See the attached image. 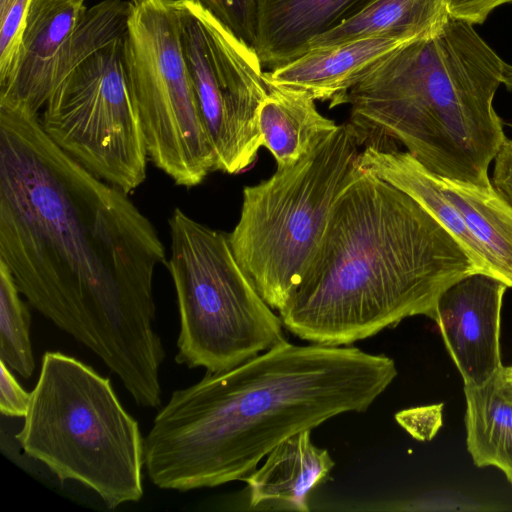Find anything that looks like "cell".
<instances>
[{"mask_svg":"<svg viewBox=\"0 0 512 512\" xmlns=\"http://www.w3.org/2000/svg\"><path fill=\"white\" fill-rule=\"evenodd\" d=\"M128 195L62 151L38 115L0 106V261L34 309L156 408L153 278L166 254Z\"/></svg>","mask_w":512,"mask_h":512,"instance_id":"6da1fadb","label":"cell"},{"mask_svg":"<svg viewBox=\"0 0 512 512\" xmlns=\"http://www.w3.org/2000/svg\"><path fill=\"white\" fill-rule=\"evenodd\" d=\"M396 376L386 355L285 340L175 390L144 438L148 476L181 492L241 480L290 436L367 410Z\"/></svg>","mask_w":512,"mask_h":512,"instance_id":"7a4b0ae2","label":"cell"},{"mask_svg":"<svg viewBox=\"0 0 512 512\" xmlns=\"http://www.w3.org/2000/svg\"><path fill=\"white\" fill-rule=\"evenodd\" d=\"M476 272L424 207L358 162L279 317L302 340L348 346L407 317L435 321L443 292Z\"/></svg>","mask_w":512,"mask_h":512,"instance_id":"3957f363","label":"cell"},{"mask_svg":"<svg viewBox=\"0 0 512 512\" xmlns=\"http://www.w3.org/2000/svg\"><path fill=\"white\" fill-rule=\"evenodd\" d=\"M505 66L473 24L449 16L349 90L348 122L360 146L399 142L434 174L490 187L489 166L507 138L493 106Z\"/></svg>","mask_w":512,"mask_h":512,"instance_id":"277c9868","label":"cell"},{"mask_svg":"<svg viewBox=\"0 0 512 512\" xmlns=\"http://www.w3.org/2000/svg\"><path fill=\"white\" fill-rule=\"evenodd\" d=\"M15 438L59 480L85 485L109 509L143 496L139 424L122 406L110 379L74 357L45 352Z\"/></svg>","mask_w":512,"mask_h":512,"instance_id":"5b68a950","label":"cell"},{"mask_svg":"<svg viewBox=\"0 0 512 512\" xmlns=\"http://www.w3.org/2000/svg\"><path fill=\"white\" fill-rule=\"evenodd\" d=\"M359 147L352 125L340 124L295 164L243 189L229 243L273 310L282 309L301 283L358 165Z\"/></svg>","mask_w":512,"mask_h":512,"instance_id":"8992f818","label":"cell"},{"mask_svg":"<svg viewBox=\"0 0 512 512\" xmlns=\"http://www.w3.org/2000/svg\"><path fill=\"white\" fill-rule=\"evenodd\" d=\"M167 268L177 296L175 361L222 372L284 342L283 324L238 264L228 234L175 208Z\"/></svg>","mask_w":512,"mask_h":512,"instance_id":"52a82bcc","label":"cell"},{"mask_svg":"<svg viewBox=\"0 0 512 512\" xmlns=\"http://www.w3.org/2000/svg\"><path fill=\"white\" fill-rule=\"evenodd\" d=\"M128 1L123 67L148 157L175 184L197 186L216 157L182 54L178 0Z\"/></svg>","mask_w":512,"mask_h":512,"instance_id":"ba28073f","label":"cell"},{"mask_svg":"<svg viewBox=\"0 0 512 512\" xmlns=\"http://www.w3.org/2000/svg\"><path fill=\"white\" fill-rule=\"evenodd\" d=\"M123 36L91 53L64 77L50 94L40 123L86 170L130 194L145 181L149 157L125 78Z\"/></svg>","mask_w":512,"mask_h":512,"instance_id":"9c48e42d","label":"cell"},{"mask_svg":"<svg viewBox=\"0 0 512 512\" xmlns=\"http://www.w3.org/2000/svg\"><path fill=\"white\" fill-rule=\"evenodd\" d=\"M358 162L424 207L460 244L477 272L512 287V206L493 185L434 174L395 145H366Z\"/></svg>","mask_w":512,"mask_h":512,"instance_id":"30bf717a","label":"cell"},{"mask_svg":"<svg viewBox=\"0 0 512 512\" xmlns=\"http://www.w3.org/2000/svg\"><path fill=\"white\" fill-rule=\"evenodd\" d=\"M217 65V93L205 121L215 171L237 174L248 169L262 147L259 108L269 86L255 49L202 6Z\"/></svg>","mask_w":512,"mask_h":512,"instance_id":"8fae6325","label":"cell"},{"mask_svg":"<svg viewBox=\"0 0 512 512\" xmlns=\"http://www.w3.org/2000/svg\"><path fill=\"white\" fill-rule=\"evenodd\" d=\"M508 286L476 272L448 287L437 303L435 322L464 385L479 386L504 366L500 321Z\"/></svg>","mask_w":512,"mask_h":512,"instance_id":"7c38bea8","label":"cell"},{"mask_svg":"<svg viewBox=\"0 0 512 512\" xmlns=\"http://www.w3.org/2000/svg\"><path fill=\"white\" fill-rule=\"evenodd\" d=\"M85 0H32L13 66L0 82V105L38 115L51 94V75L87 7Z\"/></svg>","mask_w":512,"mask_h":512,"instance_id":"4fadbf2b","label":"cell"},{"mask_svg":"<svg viewBox=\"0 0 512 512\" xmlns=\"http://www.w3.org/2000/svg\"><path fill=\"white\" fill-rule=\"evenodd\" d=\"M420 40V39H419ZM416 40L379 36L310 49L300 57L265 72L268 85L308 92L329 107L345 104L349 90L379 61Z\"/></svg>","mask_w":512,"mask_h":512,"instance_id":"5bb4252c","label":"cell"},{"mask_svg":"<svg viewBox=\"0 0 512 512\" xmlns=\"http://www.w3.org/2000/svg\"><path fill=\"white\" fill-rule=\"evenodd\" d=\"M371 0H257L253 48L270 70L307 52L310 43L358 13Z\"/></svg>","mask_w":512,"mask_h":512,"instance_id":"9a60e30c","label":"cell"},{"mask_svg":"<svg viewBox=\"0 0 512 512\" xmlns=\"http://www.w3.org/2000/svg\"><path fill=\"white\" fill-rule=\"evenodd\" d=\"M335 463L326 449L311 441V430L298 432L272 449L259 468L243 477L253 510L307 512L311 492Z\"/></svg>","mask_w":512,"mask_h":512,"instance_id":"2e32d148","label":"cell"},{"mask_svg":"<svg viewBox=\"0 0 512 512\" xmlns=\"http://www.w3.org/2000/svg\"><path fill=\"white\" fill-rule=\"evenodd\" d=\"M258 125L262 146L274 157L277 169L295 164L338 125L323 116L306 91L268 85Z\"/></svg>","mask_w":512,"mask_h":512,"instance_id":"e0dca14e","label":"cell"},{"mask_svg":"<svg viewBox=\"0 0 512 512\" xmlns=\"http://www.w3.org/2000/svg\"><path fill=\"white\" fill-rule=\"evenodd\" d=\"M467 450L476 467L499 469L512 485V385L503 367L486 383L464 385Z\"/></svg>","mask_w":512,"mask_h":512,"instance_id":"ac0fdd59","label":"cell"},{"mask_svg":"<svg viewBox=\"0 0 512 512\" xmlns=\"http://www.w3.org/2000/svg\"><path fill=\"white\" fill-rule=\"evenodd\" d=\"M449 16L445 0H371L341 25L313 40L308 50L379 36L428 38L442 29Z\"/></svg>","mask_w":512,"mask_h":512,"instance_id":"d6986e66","label":"cell"},{"mask_svg":"<svg viewBox=\"0 0 512 512\" xmlns=\"http://www.w3.org/2000/svg\"><path fill=\"white\" fill-rule=\"evenodd\" d=\"M20 294L9 268L0 261V361L28 379L35 369L31 314Z\"/></svg>","mask_w":512,"mask_h":512,"instance_id":"ffe728a7","label":"cell"},{"mask_svg":"<svg viewBox=\"0 0 512 512\" xmlns=\"http://www.w3.org/2000/svg\"><path fill=\"white\" fill-rule=\"evenodd\" d=\"M252 47L256 37L257 0H196Z\"/></svg>","mask_w":512,"mask_h":512,"instance_id":"44dd1931","label":"cell"},{"mask_svg":"<svg viewBox=\"0 0 512 512\" xmlns=\"http://www.w3.org/2000/svg\"><path fill=\"white\" fill-rule=\"evenodd\" d=\"M31 1L15 0L0 15V82L7 77L15 61Z\"/></svg>","mask_w":512,"mask_h":512,"instance_id":"7402d4cb","label":"cell"},{"mask_svg":"<svg viewBox=\"0 0 512 512\" xmlns=\"http://www.w3.org/2000/svg\"><path fill=\"white\" fill-rule=\"evenodd\" d=\"M443 403L412 407L395 414L397 423L414 439L430 441L443 424Z\"/></svg>","mask_w":512,"mask_h":512,"instance_id":"603a6c76","label":"cell"},{"mask_svg":"<svg viewBox=\"0 0 512 512\" xmlns=\"http://www.w3.org/2000/svg\"><path fill=\"white\" fill-rule=\"evenodd\" d=\"M0 411L9 417H25L31 400L27 392L8 368L0 361Z\"/></svg>","mask_w":512,"mask_h":512,"instance_id":"cb8c5ba5","label":"cell"},{"mask_svg":"<svg viewBox=\"0 0 512 512\" xmlns=\"http://www.w3.org/2000/svg\"><path fill=\"white\" fill-rule=\"evenodd\" d=\"M449 15L471 24H482L499 6L512 0H445Z\"/></svg>","mask_w":512,"mask_h":512,"instance_id":"d4e9b609","label":"cell"},{"mask_svg":"<svg viewBox=\"0 0 512 512\" xmlns=\"http://www.w3.org/2000/svg\"><path fill=\"white\" fill-rule=\"evenodd\" d=\"M492 184L512 206V139L506 138L494 159Z\"/></svg>","mask_w":512,"mask_h":512,"instance_id":"484cf974","label":"cell"},{"mask_svg":"<svg viewBox=\"0 0 512 512\" xmlns=\"http://www.w3.org/2000/svg\"><path fill=\"white\" fill-rule=\"evenodd\" d=\"M503 84L509 91H512V65L508 63L505 66Z\"/></svg>","mask_w":512,"mask_h":512,"instance_id":"4316f807","label":"cell"},{"mask_svg":"<svg viewBox=\"0 0 512 512\" xmlns=\"http://www.w3.org/2000/svg\"><path fill=\"white\" fill-rule=\"evenodd\" d=\"M15 0H0V15L6 12Z\"/></svg>","mask_w":512,"mask_h":512,"instance_id":"83f0119b","label":"cell"},{"mask_svg":"<svg viewBox=\"0 0 512 512\" xmlns=\"http://www.w3.org/2000/svg\"><path fill=\"white\" fill-rule=\"evenodd\" d=\"M505 375L508 381L512 385V366L505 367Z\"/></svg>","mask_w":512,"mask_h":512,"instance_id":"f1b7e54d","label":"cell"}]
</instances>
